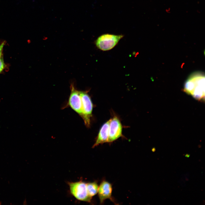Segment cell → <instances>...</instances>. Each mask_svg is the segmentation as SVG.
Segmentation results:
<instances>
[{
    "mask_svg": "<svg viewBox=\"0 0 205 205\" xmlns=\"http://www.w3.org/2000/svg\"><path fill=\"white\" fill-rule=\"evenodd\" d=\"M183 91L197 100L204 101V73L200 71L195 72L192 73L184 83Z\"/></svg>",
    "mask_w": 205,
    "mask_h": 205,
    "instance_id": "1",
    "label": "cell"
},
{
    "mask_svg": "<svg viewBox=\"0 0 205 205\" xmlns=\"http://www.w3.org/2000/svg\"><path fill=\"white\" fill-rule=\"evenodd\" d=\"M70 194L78 200L91 202L92 198L88 193L87 183L81 180L75 182H68Z\"/></svg>",
    "mask_w": 205,
    "mask_h": 205,
    "instance_id": "2",
    "label": "cell"
},
{
    "mask_svg": "<svg viewBox=\"0 0 205 205\" xmlns=\"http://www.w3.org/2000/svg\"><path fill=\"white\" fill-rule=\"evenodd\" d=\"M123 36L122 35L103 34L96 40L95 44L101 50L104 51L109 50L113 48Z\"/></svg>",
    "mask_w": 205,
    "mask_h": 205,
    "instance_id": "3",
    "label": "cell"
},
{
    "mask_svg": "<svg viewBox=\"0 0 205 205\" xmlns=\"http://www.w3.org/2000/svg\"><path fill=\"white\" fill-rule=\"evenodd\" d=\"M80 93L82 104V112L81 117L86 126L89 128L91 125L93 104L88 91H80Z\"/></svg>",
    "mask_w": 205,
    "mask_h": 205,
    "instance_id": "4",
    "label": "cell"
},
{
    "mask_svg": "<svg viewBox=\"0 0 205 205\" xmlns=\"http://www.w3.org/2000/svg\"><path fill=\"white\" fill-rule=\"evenodd\" d=\"M71 93L68 101L63 108L69 107L81 117L82 112V100L80 91L77 90L73 84L70 86Z\"/></svg>",
    "mask_w": 205,
    "mask_h": 205,
    "instance_id": "5",
    "label": "cell"
},
{
    "mask_svg": "<svg viewBox=\"0 0 205 205\" xmlns=\"http://www.w3.org/2000/svg\"><path fill=\"white\" fill-rule=\"evenodd\" d=\"M122 133V126L120 121L117 116H114L110 119L108 142H112L123 136Z\"/></svg>",
    "mask_w": 205,
    "mask_h": 205,
    "instance_id": "6",
    "label": "cell"
},
{
    "mask_svg": "<svg viewBox=\"0 0 205 205\" xmlns=\"http://www.w3.org/2000/svg\"><path fill=\"white\" fill-rule=\"evenodd\" d=\"M112 184L105 180L102 181L99 186L98 195L100 204H103L106 199H109L115 204H117L116 201L112 196Z\"/></svg>",
    "mask_w": 205,
    "mask_h": 205,
    "instance_id": "7",
    "label": "cell"
},
{
    "mask_svg": "<svg viewBox=\"0 0 205 205\" xmlns=\"http://www.w3.org/2000/svg\"><path fill=\"white\" fill-rule=\"evenodd\" d=\"M110 119L105 122L101 127L93 148L100 144L108 142L109 129Z\"/></svg>",
    "mask_w": 205,
    "mask_h": 205,
    "instance_id": "8",
    "label": "cell"
},
{
    "mask_svg": "<svg viewBox=\"0 0 205 205\" xmlns=\"http://www.w3.org/2000/svg\"><path fill=\"white\" fill-rule=\"evenodd\" d=\"M87 187L89 196L92 197L96 195L98 192L99 186L96 181L87 183Z\"/></svg>",
    "mask_w": 205,
    "mask_h": 205,
    "instance_id": "9",
    "label": "cell"
},
{
    "mask_svg": "<svg viewBox=\"0 0 205 205\" xmlns=\"http://www.w3.org/2000/svg\"><path fill=\"white\" fill-rule=\"evenodd\" d=\"M7 65L5 63L3 56L0 57V74L7 68Z\"/></svg>",
    "mask_w": 205,
    "mask_h": 205,
    "instance_id": "10",
    "label": "cell"
},
{
    "mask_svg": "<svg viewBox=\"0 0 205 205\" xmlns=\"http://www.w3.org/2000/svg\"><path fill=\"white\" fill-rule=\"evenodd\" d=\"M5 44V41H4L0 44V57L3 56V49Z\"/></svg>",
    "mask_w": 205,
    "mask_h": 205,
    "instance_id": "11",
    "label": "cell"
},
{
    "mask_svg": "<svg viewBox=\"0 0 205 205\" xmlns=\"http://www.w3.org/2000/svg\"><path fill=\"white\" fill-rule=\"evenodd\" d=\"M186 156L187 157H189V155L187 154L186 155Z\"/></svg>",
    "mask_w": 205,
    "mask_h": 205,
    "instance_id": "12",
    "label": "cell"
}]
</instances>
